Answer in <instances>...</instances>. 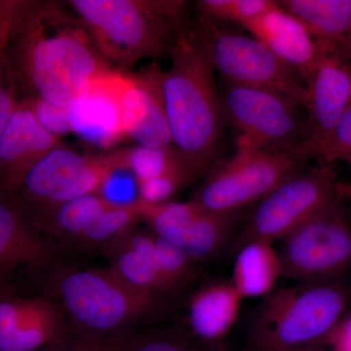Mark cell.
I'll return each instance as SVG.
<instances>
[{
    "mask_svg": "<svg viewBox=\"0 0 351 351\" xmlns=\"http://www.w3.org/2000/svg\"><path fill=\"white\" fill-rule=\"evenodd\" d=\"M0 34L25 99L69 107L112 69L66 2L0 1Z\"/></svg>",
    "mask_w": 351,
    "mask_h": 351,
    "instance_id": "6da1fadb",
    "label": "cell"
},
{
    "mask_svg": "<svg viewBox=\"0 0 351 351\" xmlns=\"http://www.w3.org/2000/svg\"><path fill=\"white\" fill-rule=\"evenodd\" d=\"M161 71L160 86L172 144L193 180L213 167L223 138V119L215 71L195 24L178 32Z\"/></svg>",
    "mask_w": 351,
    "mask_h": 351,
    "instance_id": "7a4b0ae2",
    "label": "cell"
},
{
    "mask_svg": "<svg viewBox=\"0 0 351 351\" xmlns=\"http://www.w3.org/2000/svg\"><path fill=\"white\" fill-rule=\"evenodd\" d=\"M97 50L117 71L145 58L169 53L186 24V3L180 0H71Z\"/></svg>",
    "mask_w": 351,
    "mask_h": 351,
    "instance_id": "3957f363",
    "label": "cell"
},
{
    "mask_svg": "<svg viewBox=\"0 0 351 351\" xmlns=\"http://www.w3.org/2000/svg\"><path fill=\"white\" fill-rule=\"evenodd\" d=\"M351 304L343 280L295 283L276 289L254 311L251 351H291L326 341Z\"/></svg>",
    "mask_w": 351,
    "mask_h": 351,
    "instance_id": "277c9868",
    "label": "cell"
},
{
    "mask_svg": "<svg viewBox=\"0 0 351 351\" xmlns=\"http://www.w3.org/2000/svg\"><path fill=\"white\" fill-rule=\"evenodd\" d=\"M50 287L69 322L80 335L90 336L130 332L131 325L151 315L163 302L131 287L108 267L59 270Z\"/></svg>",
    "mask_w": 351,
    "mask_h": 351,
    "instance_id": "5b68a950",
    "label": "cell"
},
{
    "mask_svg": "<svg viewBox=\"0 0 351 351\" xmlns=\"http://www.w3.org/2000/svg\"><path fill=\"white\" fill-rule=\"evenodd\" d=\"M346 193L277 241L281 278L325 282L343 280L351 271V219Z\"/></svg>",
    "mask_w": 351,
    "mask_h": 351,
    "instance_id": "8992f818",
    "label": "cell"
},
{
    "mask_svg": "<svg viewBox=\"0 0 351 351\" xmlns=\"http://www.w3.org/2000/svg\"><path fill=\"white\" fill-rule=\"evenodd\" d=\"M306 161L297 147L267 152L237 145L232 158L215 164L208 171L191 201L212 213H239L301 172Z\"/></svg>",
    "mask_w": 351,
    "mask_h": 351,
    "instance_id": "52a82bcc",
    "label": "cell"
},
{
    "mask_svg": "<svg viewBox=\"0 0 351 351\" xmlns=\"http://www.w3.org/2000/svg\"><path fill=\"white\" fill-rule=\"evenodd\" d=\"M196 32L221 82L282 95L298 107L306 101V82L253 36L199 19Z\"/></svg>",
    "mask_w": 351,
    "mask_h": 351,
    "instance_id": "ba28073f",
    "label": "cell"
},
{
    "mask_svg": "<svg viewBox=\"0 0 351 351\" xmlns=\"http://www.w3.org/2000/svg\"><path fill=\"white\" fill-rule=\"evenodd\" d=\"M223 119L237 133V145L267 152L294 149L306 136L298 106L282 95L262 88L221 82Z\"/></svg>",
    "mask_w": 351,
    "mask_h": 351,
    "instance_id": "9c48e42d",
    "label": "cell"
},
{
    "mask_svg": "<svg viewBox=\"0 0 351 351\" xmlns=\"http://www.w3.org/2000/svg\"><path fill=\"white\" fill-rule=\"evenodd\" d=\"M346 191L337 181L332 165L321 164L313 170L301 171L258 201L235 242V249L249 240L278 241Z\"/></svg>",
    "mask_w": 351,
    "mask_h": 351,
    "instance_id": "30bf717a",
    "label": "cell"
},
{
    "mask_svg": "<svg viewBox=\"0 0 351 351\" xmlns=\"http://www.w3.org/2000/svg\"><path fill=\"white\" fill-rule=\"evenodd\" d=\"M112 169L108 154L91 156L60 145L27 171L12 195L36 219L69 200L100 195Z\"/></svg>",
    "mask_w": 351,
    "mask_h": 351,
    "instance_id": "8fae6325",
    "label": "cell"
},
{
    "mask_svg": "<svg viewBox=\"0 0 351 351\" xmlns=\"http://www.w3.org/2000/svg\"><path fill=\"white\" fill-rule=\"evenodd\" d=\"M141 221L157 237L186 252L196 262L211 260L219 255L232 239L239 213L208 212L188 202L147 205L138 201Z\"/></svg>",
    "mask_w": 351,
    "mask_h": 351,
    "instance_id": "7c38bea8",
    "label": "cell"
},
{
    "mask_svg": "<svg viewBox=\"0 0 351 351\" xmlns=\"http://www.w3.org/2000/svg\"><path fill=\"white\" fill-rule=\"evenodd\" d=\"M73 336L63 309L47 297H24L0 280V351H39Z\"/></svg>",
    "mask_w": 351,
    "mask_h": 351,
    "instance_id": "4fadbf2b",
    "label": "cell"
},
{
    "mask_svg": "<svg viewBox=\"0 0 351 351\" xmlns=\"http://www.w3.org/2000/svg\"><path fill=\"white\" fill-rule=\"evenodd\" d=\"M306 136L297 149L307 161L332 135L351 108V62L339 52L325 50L306 80Z\"/></svg>",
    "mask_w": 351,
    "mask_h": 351,
    "instance_id": "5bb4252c",
    "label": "cell"
},
{
    "mask_svg": "<svg viewBox=\"0 0 351 351\" xmlns=\"http://www.w3.org/2000/svg\"><path fill=\"white\" fill-rule=\"evenodd\" d=\"M161 69L151 66L138 75H122L120 110L126 137L145 147H168L172 136L161 93Z\"/></svg>",
    "mask_w": 351,
    "mask_h": 351,
    "instance_id": "9a60e30c",
    "label": "cell"
},
{
    "mask_svg": "<svg viewBox=\"0 0 351 351\" xmlns=\"http://www.w3.org/2000/svg\"><path fill=\"white\" fill-rule=\"evenodd\" d=\"M122 75L110 69L69 106L71 132L86 144L108 149L126 138L119 100Z\"/></svg>",
    "mask_w": 351,
    "mask_h": 351,
    "instance_id": "2e32d148",
    "label": "cell"
},
{
    "mask_svg": "<svg viewBox=\"0 0 351 351\" xmlns=\"http://www.w3.org/2000/svg\"><path fill=\"white\" fill-rule=\"evenodd\" d=\"M61 140L45 130L25 101H19L0 134V182L13 193L27 171Z\"/></svg>",
    "mask_w": 351,
    "mask_h": 351,
    "instance_id": "e0dca14e",
    "label": "cell"
},
{
    "mask_svg": "<svg viewBox=\"0 0 351 351\" xmlns=\"http://www.w3.org/2000/svg\"><path fill=\"white\" fill-rule=\"evenodd\" d=\"M277 58L304 78L311 75L325 50L301 21L277 5L245 27Z\"/></svg>",
    "mask_w": 351,
    "mask_h": 351,
    "instance_id": "ac0fdd59",
    "label": "cell"
},
{
    "mask_svg": "<svg viewBox=\"0 0 351 351\" xmlns=\"http://www.w3.org/2000/svg\"><path fill=\"white\" fill-rule=\"evenodd\" d=\"M104 249L110 261L108 267L131 287L160 299L169 295L151 230L144 232L133 226Z\"/></svg>",
    "mask_w": 351,
    "mask_h": 351,
    "instance_id": "d6986e66",
    "label": "cell"
},
{
    "mask_svg": "<svg viewBox=\"0 0 351 351\" xmlns=\"http://www.w3.org/2000/svg\"><path fill=\"white\" fill-rule=\"evenodd\" d=\"M242 301L230 280L214 281L196 289L186 307L193 338L207 346L225 339L237 322Z\"/></svg>",
    "mask_w": 351,
    "mask_h": 351,
    "instance_id": "ffe728a7",
    "label": "cell"
},
{
    "mask_svg": "<svg viewBox=\"0 0 351 351\" xmlns=\"http://www.w3.org/2000/svg\"><path fill=\"white\" fill-rule=\"evenodd\" d=\"M54 257L52 247L29 223L19 204L0 198V276L18 267H46Z\"/></svg>",
    "mask_w": 351,
    "mask_h": 351,
    "instance_id": "44dd1931",
    "label": "cell"
},
{
    "mask_svg": "<svg viewBox=\"0 0 351 351\" xmlns=\"http://www.w3.org/2000/svg\"><path fill=\"white\" fill-rule=\"evenodd\" d=\"M298 18L316 43L351 62V0H282L277 1Z\"/></svg>",
    "mask_w": 351,
    "mask_h": 351,
    "instance_id": "7402d4cb",
    "label": "cell"
},
{
    "mask_svg": "<svg viewBox=\"0 0 351 351\" xmlns=\"http://www.w3.org/2000/svg\"><path fill=\"white\" fill-rule=\"evenodd\" d=\"M237 251L230 282L240 297L263 299L274 292L281 278L280 262L274 243L249 240Z\"/></svg>",
    "mask_w": 351,
    "mask_h": 351,
    "instance_id": "603a6c76",
    "label": "cell"
},
{
    "mask_svg": "<svg viewBox=\"0 0 351 351\" xmlns=\"http://www.w3.org/2000/svg\"><path fill=\"white\" fill-rule=\"evenodd\" d=\"M113 204L101 195L80 196L41 215L36 221L49 234L76 246L90 226Z\"/></svg>",
    "mask_w": 351,
    "mask_h": 351,
    "instance_id": "cb8c5ba5",
    "label": "cell"
},
{
    "mask_svg": "<svg viewBox=\"0 0 351 351\" xmlns=\"http://www.w3.org/2000/svg\"><path fill=\"white\" fill-rule=\"evenodd\" d=\"M108 154L115 165L128 170L138 184L180 168L188 170L191 174L181 154L173 145L161 147L137 145Z\"/></svg>",
    "mask_w": 351,
    "mask_h": 351,
    "instance_id": "d4e9b609",
    "label": "cell"
},
{
    "mask_svg": "<svg viewBox=\"0 0 351 351\" xmlns=\"http://www.w3.org/2000/svg\"><path fill=\"white\" fill-rule=\"evenodd\" d=\"M277 5L272 0H200L196 2L198 18L215 24L246 27L249 23Z\"/></svg>",
    "mask_w": 351,
    "mask_h": 351,
    "instance_id": "484cf974",
    "label": "cell"
},
{
    "mask_svg": "<svg viewBox=\"0 0 351 351\" xmlns=\"http://www.w3.org/2000/svg\"><path fill=\"white\" fill-rule=\"evenodd\" d=\"M138 201V200H137ZM137 201L129 204H113L97 219L76 246L104 247L141 221Z\"/></svg>",
    "mask_w": 351,
    "mask_h": 351,
    "instance_id": "4316f807",
    "label": "cell"
},
{
    "mask_svg": "<svg viewBox=\"0 0 351 351\" xmlns=\"http://www.w3.org/2000/svg\"><path fill=\"white\" fill-rule=\"evenodd\" d=\"M154 241L159 267L168 294H173L195 280L197 274L198 262L179 247L156 234Z\"/></svg>",
    "mask_w": 351,
    "mask_h": 351,
    "instance_id": "83f0119b",
    "label": "cell"
},
{
    "mask_svg": "<svg viewBox=\"0 0 351 351\" xmlns=\"http://www.w3.org/2000/svg\"><path fill=\"white\" fill-rule=\"evenodd\" d=\"M124 351H210L207 346L181 332L166 331L135 336Z\"/></svg>",
    "mask_w": 351,
    "mask_h": 351,
    "instance_id": "f1b7e54d",
    "label": "cell"
},
{
    "mask_svg": "<svg viewBox=\"0 0 351 351\" xmlns=\"http://www.w3.org/2000/svg\"><path fill=\"white\" fill-rule=\"evenodd\" d=\"M193 180L188 170L180 168L156 179L141 182L138 184V201L147 205L168 202L178 189Z\"/></svg>",
    "mask_w": 351,
    "mask_h": 351,
    "instance_id": "f546056e",
    "label": "cell"
},
{
    "mask_svg": "<svg viewBox=\"0 0 351 351\" xmlns=\"http://www.w3.org/2000/svg\"><path fill=\"white\" fill-rule=\"evenodd\" d=\"M311 158H318L322 164L332 165L337 161L351 167V108L343 115L332 135L318 145Z\"/></svg>",
    "mask_w": 351,
    "mask_h": 351,
    "instance_id": "4dcf8cb0",
    "label": "cell"
},
{
    "mask_svg": "<svg viewBox=\"0 0 351 351\" xmlns=\"http://www.w3.org/2000/svg\"><path fill=\"white\" fill-rule=\"evenodd\" d=\"M132 336L131 332L105 337L73 335L66 341L39 351H124Z\"/></svg>",
    "mask_w": 351,
    "mask_h": 351,
    "instance_id": "1f68e13d",
    "label": "cell"
},
{
    "mask_svg": "<svg viewBox=\"0 0 351 351\" xmlns=\"http://www.w3.org/2000/svg\"><path fill=\"white\" fill-rule=\"evenodd\" d=\"M38 123L55 137L71 132L69 107L56 105L39 98L24 99Z\"/></svg>",
    "mask_w": 351,
    "mask_h": 351,
    "instance_id": "d6a6232c",
    "label": "cell"
},
{
    "mask_svg": "<svg viewBox=\"0 0 351 351\" xmlns=\"http://www.w3.org/2000/svg\"><path fill=\"white\" fill-rule=\"evenodd\" d=\"M17 97V85L7 60L3 40L0 34V134L19 104Z\"/></svg>",
    "mask_w": 351,
    "mask_h": 351,
    "instance_id": "836d02e7",
    "label": "cell"
},
{
    "mask_svg": "<svg viewBox=\"0 0 351 351\" xmlns=\"http://www.w3.org/2000/svg\"><path fill=\"white\" fill-rule=\"evenodd\" d=\"M326 341L332 351H351V313L346 314Z\"/></svg>",
    "mask_w": 351,
    "mask_h": 351,
    "instance_id": "e575fe53",
    "label": "cell"
},
{
    "mask_svg": "<svg viewBox=\"0 0 351 351\" xmlns=\"http://www.w3.org/2000/svg\"><path fill=\"white\" fill-rule=\"evenodd\" d=\"M291 351H324L322 350H319V348H316L315 346H306V348H298V350H291Z\"/></svg>",
    "mask_w": 351,
    "mask_h": 351,
    "instance_id": "d590c367",
    "label": "cell"
},
{
    "mask_svg": "<svg viewBox=\"0 0 351 351\" xmlns=\"http://www.w3.org/2000/svg\"><path fill=\"white\" fill-rule=\"evenodd\" d=\"M350 219H351V209L350 210Z\"/></svg>",
    "mask_w": 351,
    "mask_h": 351,
    "instance_id": "8d00e7d4",
    "label": "cell"
}]
</instances>
